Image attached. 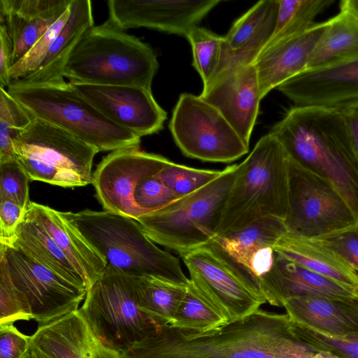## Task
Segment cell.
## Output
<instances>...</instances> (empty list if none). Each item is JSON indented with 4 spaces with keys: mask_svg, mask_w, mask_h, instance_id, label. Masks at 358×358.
Returning a JSON list of instances; mask_svg holds the SVG:
<instances>
[{
    "mask_svg": "<svg viewBox=\"0 0 358 358\" xmlns=\"http://www.w3.org/2000/svg\"><path fill=\"white\" fill-rule=\"evenodd\" d=\"M186 38L192 47L193 65L201 78L203 89L206 88L214 79L219 67L222 36L197 26Z\"/></svg>",
    "mask_w": 358,
    "mask_h": 358,
    "instance_id": "33",
    "label": "cell"
},
{
    "mask_svg": "<svg viewBox=\"0 0 358 358\" xmlns=\"http://www.w3.org/2000/svg\"><path fill=\"white\" fill-rule=\"evenodd\" d=\"M194 289L228 322L250 315L265 299L216 248L208 243L182 255Z\"/></svg>",
    "mask_w": 358,
    "mask_h": 358,
    "instance_id": "12",
    "label": "cell"
},
{
    "mask_svg": "<svg viewBox=\"0 0 358 358\" xmlns=\"http://www.w3.org/2000/svg\"><path fill=\"white\" fill-rule=\"evenodd\" d=\"M122 358H318L294 336L286 314L259 309L199 332L162 324L121 353Z\"/></svg>",
    "mask_w": 358,
    "mask_h": 358,
    "instance_id": "1",
    "label": "cell"
},
{
    "mask_svg": "<svg viewBox=\"0 0 358 358\" xmlns=\"http://www.w3.org/2000/svg\"><path fill=\"white\" fill-rule=\"evenodd\" d=\"M10 279L42 325L78 310L87 288L64 278L12 246L0 245Z\"/></svg>",
    "mask_w": 358,
    "mask_h": 358,
    "instance_id": "13",
    "label": "cell"
},
{
    "mask_svg": "<svg viewBox=\"0 0 358 358\" xmlns=\"http://www.w3.org/2000/svg\"><path fill=\"white\" fill-rule=\"evenodd\" d=\"M287 234L285 220L267 217L236 231L217 236L208 243L220 251L253 287L247 273L250 262L262 251L274 247Z\"/></svg>",
    "mask_w": 358,
    "mask_h": 358,
    "instance_id": "25",
    "label": "cell"
},
{
    "mask_svg": "<svg viewBox=\"0 0 358 358\" xmlns=\"http://www.w3.org/2000/svg\"><path fill=\"white\" fill-rule=\"evenodd\" d=\"M222 172V170L195 169L169 161L155 176L181 197L208 185Z\"/></svg>",
    "mask_w": 358,
    "mask_h": 358,
    "instance_id": "37",
    "label": "cell"
},
{
    "mask_svg": "<svg viewBox=\"0 0 358 358\" xmlns=\"http://www.w3.org/2000/svg\"><path fill=\"white\" fill-rule=\"evenodd\" d=\"M78 310L96 336L120 354L160 326L141 310L134 277L109 265L88 288Z\"/></svg>",
    "mask_w": 358,
    "mask_h": 358,
    "instance_id": "9",
    "label": "cell"
},
{
    "mask_svg": "<svg viewBox=\"0 0 358 358\" xmlns=\"http://www.w3.org/2000/svg\"><path fill=\"white\" fill-rule=\"evenodd\" d=\"M310 239L336 254L358 272V224Z\"/></svg>",
    "mask_w": 358,
    "mask_h": 358,
    "instance_id": "43",
    "label": "cell"
},
{
    "mask_svg": "<svg viewBox=\"0 0 358 358\" xmlns=\"http://www.w3.org/2000/svg\"><path fill=\"white\" fill-rule=\"evenodd\" d=\"M291 322L296 338L312 351L335 358H358V333L331 335Z\"/></svg>",
    "mask_w": 358,
    "mask_h": 358,
    "instance_id": "34",
    "label": "cell"
},
{
    "mask_svg": "<svg viewBox=\"0 0 358 358\" xmlns=\"http://www.w3.org/2000/svg\"><path fill=\"white\" fill-rule=\"evenodd\" d=\"M287 234L312 238L358 224L348 203L327 179L289 157Z\"/></svg>",
    "mask_w": 358,
    "mask_h": 358,
    "instance_id": "11",
    "label": "cell"
},
{
    "mask_svg": "<svg viewBox=\"0 0 358 358\" xmlns=\"http://www.w3.org/2000/svg\"><path fill=\"white\" fill-rule=\"evenodd\" d=\"M345 110L354 115H355L358 118V102H356L353 104L346 106L345 108H342Z\"/></svg>",
    "mask_w": 358,
    "mask_h": 358,
    "instance_id": "49",
    "label": "cell"
},
{
    "mask_svg": "<svg viewBox=\"0 0 358 358\" xmlns=\"http://www.w3.org/2000/svg\"><path fill=\"white\" fill-rule=\"evenodd\" d=\"M274 250L318 274L351 287L358 286V272L336 254L310 238L287 234L276 243Z\"/></svg>",
    "mask_w": 358,
    "mask_h": 358,
    "instance_id": "27",
    "label": "cell"
},
{
    "mask_svg": "<svg viewBox=\"0 0 358 358\" xmlns=\"http://www.w3.org/2000/svg\"><path fill=\"white\" fill-rule=\"evenodd\" d=\"M60 16L29 18L10 13L0 14V23L6 26L13 45V66L24 57Z\"/></svg>",
    "mask_w": 358,
    "mask_h": 358,
    "instance_id": "35",
    "label": "cell"
},
{
    "mask_svg": "<svg viewBox=\"0 0 358 358\" xmlns=\"http://www.w3.org/2000/svg\"><path fill=\"white\" fill-rule=\"evenodd\" d=\"M30 358H122L94 334L79 310L38 325L31 336Z\"/></svg>",
    "mask_w": 358,
    "mask_h": 358,
    "instance_id": "19",
    "label": "cell"
},
{
    "mask_svg": "<svg viewBox=\"0 0 358 358\" xmlns=\"http://www.w3.org/2000/svg\"><path fill=\"white\" fill-rule=\"evenodd\" d=\"M30 343L13 324L0 325V358H30Z\"/></svg>",
    "mask_w": 358,
    "mask_h": 358,
    "instance_id": "44",
    "label": "cell"
},
{
    "mask_svg": "<svg viewBox=\"0 0 358 358\" xmlns=\"http://www.w3.org/2000/svg\"><path fill=\"white\" fill-rule=\"evenodd\" d=\"M6 90L34 117L64 129L98 152L139 148L140 137L105 117L64 78L14 80Z\"/></svg>",
    "mask_w": 358,
    "mask_h": 358,
    "instance_id": "6",
    "label": "cell"
},
{
    "mask_svg": "<svg viewBox=\"0 0 358 358\" xmlns=\"http://www.w3.org/2000/svg\"><path fill=\"white\" fill-rule=\"evenodd\" d=\"M238 166L217 236L289 212V157L275 136H262Z\"/></svg>",
    "mask_w": 358,
    "mask_h": 358,
    "instance_id": "4",
    "label": "cell"
},
{
    "mask_svg": "<svg viewBox=\"0 0 358 358\" xmlns=\"http://www.w3.org/2000/svg\"><path fill=\"white\" fill-rule=\"evenodd\" d=\"M26 211L47 231L86 280L89 288L107 266L103 258L62 216L60 211L32 201Z\"/></svg>",
    "mask_w": 358,
    "mask_h": 358,
    "instance_id": "24",
    "label": "cell"
},
{
    "mask_svg": "<svg viewBox=\"0 0 358 358\" xmlns=\"http://www.w3.org/2000/svg\"><path fill=\"white\" fill-rule=\"evenodd\" d=\"M71 0H0V14H15L29 18L60 16Z\"/></svg>",
    "mask_w": 358,
    "mask_h": 358,
    "instance_id": "41",
    "label": "cell"
},
{
    "mask_svg": "<svg viewBox=\"0 0 358 358\" xmlns=\"http://www.w3.org/2000/svg\"><path fill=\"white\" fill-rule=\"evenodd\" d=\"M334 2V0H278L275 31L266 46L306 31L315 24V17Z\"/></svg>",
    "mask_w": 358,
    "mask_h": 358,
    "instance_id": "31",
    "label": "cell"
},
{
    "mask_svg": "<svg viewBox=\"0 0 358 358\" xmlns=\"http://www.w3.org/2000/svg\"><path fill=\"white\" fill-rule=\"evenodd\" d=\"M169 161L140 148L113 151L92 174L97 199L105 210L136 220L143 215L134 199L136 187L143 179L157 173Z\"/></svg>",
    "mask_w": 358,
    "mask_h": 358,
    "instance_id": "14",
    "label": "cell"
},
{
    "mask_svg": "<svg viewBox=\"0 0 358 358\" xmlns=\"http://www.w3.org/2000/svg\"><path fill=\"white\" fill-rule=\"evenodd\" d=\"M25 212L11 199H0V245H10Z\"/></svg>",
    "mask_w": 358,
    "mask_h": 358,
    "instance_id": "45",
    "label": "cell"
},
{
    "mask_svg": "<svg viewBox=\"0 0 358 358\" xmlns=\"http://www.w3.org/2000/svg\"><path fill=\"white\" fill-rule=\"evenodd\" d=\"M34 117L0 87V162L14 157L13 142Z\"/></svg>",
    "mask_w": 358,
    "mask_h": 358,
    "instance_id": "36",
    "label": "cell"
},
{
    "mask_svg": "<svg viewBox=\"0 0 358 358\" xmlns=\"http://www.w3.org/2000/svg\"><path fill=\"white\" fill-rule=\"evenodd\" d=\"M69 83L105 117L140 138L163 128L166 113L151 90L135 85Z\"/></svg>",
    "mask_w": 358,
    "mask_h": 358,
    "instance_id": "15",
    "label": "cell"
},
{
    "mask_svg": "<svg viewBox=\"0 0 358 358\" xmlns=\"http://www.w3.org/2000/svg\"><path fill=\"white\" fill-rule=\"evenodd\" d=\"M159 64L152 48L108 20L82 35L62 76L71 83L135 85L151 90Z\"/></svg>",
    "mask_w": 358,
    "mask_h": 358,
    "instance_id": "5",
    "label": "cell"
},
{
    "mask_svg": "<svg viewBox=\"0 0 358 358\" xmlns=\"http://www.w3.org/2000/svg\"><path fill=\"white\" fill-rule=\"evenodd\" d=\"M219 3V0H109L108 21L123 31L145 27L186 37Z\"/></svg>",
    "mask_w": 358,
    "mask_h": 358,
    "instance_id": "16",
    "label": "cell"
},
{
    "mask_svg": "<svg viewBox=\"0 0 358 358\" xmlns=\"http://www.w3.org/2000/svg\"><path fill=\"white\" fill-rule=\"evenodd\" d=\"M13 45L4 24L0 23V87L6 89L11 80L10 72L13 66Z\"/></svg>",
    "mask_w": 358,
    "mask_h": 358,
    "instance_id": "46",
    "label": "cell"
},
{
    "mask_svg": "<svg viewBox=\"0 0 358 358\" xmlns=\"http://www.w3.org/2000/svg\"><path fill=\"white\" fill-rule=\"evenodd\" d=\"M357 290V292H358V286L356 287Z\"/></svg>",
    "mask_w": 358,
    "mask_h": 358,
    "instance_id": "50",
    "label": "cell"
},
{
    "mask_svg": "<svg viewBox=\"0 0 358 358\" xmlns=\"http://www.w3.org/2000/svg\"><path fill=\"white\" fill-rule=\"evenodd\" d=\"M340 3L358 15V0H343Z\"/></svg>",
    "mask_w": 358,
    "mask_h": 358,
    "instance_id": "48",
    "label": "cell"
},
{
    "mask_svg": "<svg viewBox=\"0 0 358 358\" xmlns=\"http://www.w3.org/2000/svg\"><path fill=\"white\" fill-rule=\"evenodd\" d=\"M261 293L266 303L278 307H282L286 299L300 296L358 298L356 287L318 274L277 253L271 271L262 281Z\"/></svg>",
    "mask_w": 358,
    "mask_h": 358,
    "instance_id": "21",
    "label": "cell"
},
{
    "mask_svg": "<svg viewBox=\"0 0 358 358\" xmlns=\"http://www.w3.org/2000/svg\"><path fill=\"white\" fill-rule=\"evenodd\" d=\"M61 215L107 265L133 277L189 284L178 258L160 249L136 220L106 210L61 212Z\"/></svg>",
    "mask_w": 358,
    "mask_h": 358,
    "instance_id": "3",
    "label": "cell"
},
{
    "mask_svg": "<svg viewBox=\"0 0 358 358\" xmlns=\"http://www.w3.org/2000/svg\"><path fill=\"white\" fill-rule=\"evenodd\" d=\"M278 10V0L260 1L234 23L222 36L221 58L214 79L233 67L255 63L274 33Z\"/></svg>",
    "mask_w": 358,
    "mask_h": 358,
    "instance_id": "20",
    "label": "cell"
},
{
    "mask_svg": "<svg viewBox=\"0 0 358 358\" xmlns=\"http://www.w3.org/2000/svg\"><path fill=\"white\" fill-rule=\"evenodd\" d=\"M13 145L14 158L31 181L64 187L92 182V162L98 151L55 124L34 117Z\"/></svg>",
    "mask_w": 358,
    "mask_h": 358,
    "instance_id": "8",
    "label": "cell"
},
{
    "mask_svg": "<svg viewBox=\"0 0 358 358\" xmlns=\"http://www.w3.org/2000/svg\"><path fill=\"white\" fill-rule=\"evenodd\" d=\"M269 133L290 159L329 181L358 219V156L342 109L295 106Z\"/></svg>",
    "mask_w": 358,
    "mask_h": 358,
    "instance_id": "2",
    "label": "cell"
},
{
    "mask_svg": "<svg viewBox=\"0 0 358 358\" xmlns=\"http://www.w3.org/2000/svg\"><path fill=\"white\" fill-rule=\"evenodd\" d=\"M200 96L222 113L249 145L262 99L255 64L222 72Z\"/></svg>",
    "mask_w": 358,
    "mask_h": 358,
    "instance_id": "17",
    "label": "cell"
},
{
    "mask_svg": "<svg viewBox=\"0 0 358 358\" xmlns=\"http://www.w3.org/2000/svg\"><path fill=\"white\" fill-rule=\"evenodd\" d=\"M238 167L227 166L208 185L136 221L155 243L181 257L208 244L217 236Z\"/></svg>",
    "mask_w": 358,
    "mask_h": 358,
    "instance_id": "7",
    "label": "cell"
},
{
    "mask_svg": "<svg viewBox=\"0 0 358 358\" xmlns=\"http://www.w3.org/2000/svg\"><path fill=\"white\" fill-rule=\"evenodd\" d=\"M327 22L307 70L358 60V15L340 3V12Z\"/></svg>",
    "mask_w": 358,
    "mask_h": 358,
    "instance_id": "28",
    "label": "cell"
},
{
    "mask_svg": "<svg viewBox=\"0 0 358 358\" xmlns=\"http://www.w3.org/2000/svg\"><path fill=\"white\" fill-rule=\"evenodd\" d=\"M70 13L69 6L24 57L12 66L10 72L11 82L24 78L38 67L50 50L57 34L66 24Z\"/></svg>",
    "mask_w": 358,
    "mask_h": 358,
    "instance_id": "39",
    "label": "cell"
},
{
    "mask_svg": "<svg viewBox=\"0 0 358 358\" xmlns=\"http://www.w3.org/2000/svg\"><path fill=\"white\" fill-rule=\"evenodd\" d=\"M277 88L297 106L342 109L358 102V60L306 70Z\"/></svg>",
    "mask_w": 358,
    "mask_h": 358,
    "instance_id": "18",
    "label": "cell"
},
{
    "mask_svg": "<svg viewBox=\"0 0 358 358\" xmlns=\"http://www.w3.org/2000/svg\"><path fill=\"white\" fill-rule=\"evenodd\" d=\"M9 246L17 248L69 281L88 289L86 280L59 248L53 238L27 211Z\"/></svg>",
    "mask_w": 358,
    "mask_h": 358,
    "instance_id": "29",
    "label": "cell"
},
{
    "mask_svg": "<svg viewBox=\"0 0 358 358\" xmlns=\"http://www.w3.org/2000/svg\"><path fill=\"white\" fill-rule=\"evenodd\" d=\"M327 21L306 31L267 45L255 62L262 98L271 90L305 71L326 29Z\"/></svg>",
    "mask_w": 358,
    "mask_h": 358,
    "instance_id": "22",
    "label": "cell"
},
{
    "mask_svg": "<svg viewBox=\"0 0 358 358\" xmlns=\"http://www.w3.org/2000/svg\"><path fill=\"white\" fill-rule=\"evenodd\" d=\"M179 198L155 176L143 179L134 194V202L143 215L163 208Z\"/></svg>",
    "mask_w": 358,
    "mask_h": 358,
    "instance_id": "42",
    "label": "cell"
},
{
    "mask_svg": "<svg viewBox=\"0 0 358 358\" xmlns=\"http://www.w3.org/2000/svg\"><path fill=\"white\" fill-rule=\"evenodd\" d=\"M227 323L225 317L189 282L169 324L180 329L206 332Z\"/></svg>",
    "mask_w": 358,
    "mask_h": 358,
    "instance_id": "32",
    "label": "cell"
},
{
    "mask_svg": "<svg viewBox=\"0 0 358 358\" xmlns=\"http://www.w3.org/2000/svg\"><path fill=\"white\" fill-rule=\"evenodd\" d=\"M169 128L178 147L190 158L227 163L249 151V145L222 113L200 95L180 96Z\"/></svg>",
    "mask_w": 358,
    "mask_h": 358,
    "instance_id": "10",
    "label": "cell"
},
{
    "mask_svg": "<svg viewBox=\"0 0 358 358\" xmlns=\"http://www.w3.org/2000/svg\"><path fill=\"white\" fill-rule=\"evenodd\" d=\"M346 116L348 123L352 141L358 156V118L351 113L342 109Z\"/></svg>",
    "mask_w": 358,
    "mask_h": 358,
    "instance_id": "47",
    "label": "cell"
},
{
    "mask_svg": "<svg viewBox=\"0 0 358 358\" xmlns=\"http://www.w3.org/2000/svg\"><path fill=\"white\" fill-rule=\"evenodd\" d=\"M30 178L14 158L0 162V199H11L27 210L29 203Z\"/></svg>",
    "mask_w": 358,
    "mask_h": 358,
    "instance_id": "40",
    "label": "cell"
},
{
    "mask_svg": "<svg viewBox=\"0 0 358 358\" xmlns=\"http://www.w3.org/2000/svg\"><path fill=\"white\" fill-rule=\"evenodd\" d=\"M70 10L69 19L44 59L34 72L20 80L43 83L64 78L62 71L73 49L84 32L94 25L91 1L72 0Z\"/></svg>",
    "mask_w": 358,
    "mask_h": 358,
    "instance_id": "26",
    "label": "cell"
},
{
    "mask_svg": "<svg viewBox=\"0 0 358 358\" xmlns=\"http://www.w3.org/2000/svg\"><path fill=\"white\" fill-rule=\"evenodd\" d=\"M33 320L30 306L13 283L4 260L0 258V325Z\"/></svg>",
    "mask_w": 358,
    "mask_h": 358,
    "instance_id": "38",
    "label": "cell"
},
{
    "mask_svg": "<svg viewBox=\"0 0 358 358\" xmlns=\"http://www.w3.org/2000/svg\"><path fill=\"white\" fill-rule=\"evenodd\" d=\"M134 282L141 310L160 325L169 324L189 285L155 277H134Z\"/></svg>",
    "mask_w": 358,
    "mask_h": 358,
    "instance_id": "30",
    "label": "cell"
},
{
    "mask_svg": "<svg viewBox=\"0 0 358 358\" xmlns=\"http://www.w3.org/2000/svg\"><path fill=\"white\" fill-rule=\"evenodd\" d=\"M292 322L337 336L358 333V298L300 296L284 301Z\"/></svg>",
    "mask_w": 358,
    "mask_h": 358,
    "instance_id": "23",
    "label": "cell"
}]
</instances>
